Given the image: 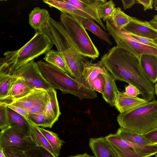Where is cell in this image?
Listing matches in <instances>:
<instances>
[{"instance_id":"484cf974","label":"cell","mask_w":157,"mask_h":157,"mask_svg":"<svg viewBox=\"0 0 157 157\" xmlns=\"http://www.w3.org/2000/svg\"><path fill=\"white\" fill-rule=\"evenodd\" d=\"M81 23L84 28L87 29L110 45L112 43L109 38V33L104 31L91 18H83Z\"/></svg>"},{"instance_id":"d6986e66","label":"cell","mask_w":157,"mask_h":157,"mask_svg":"<svg viewBox=\"0 0 157 157\" xmlns=\"http://www.w3.org/2000/svg\"><path fill=\"white\" fill-rule=\"evenodd\" d=\"M51 17L48 11L40 7H35L29 15V23L36 31L47 27Z\"/></svg>"},{"instance_id":"f1b7e54d","label":"cell","mask_w":157,"mask_h":157,"mask_svg":"<svg viewBox=\"0 0 157 157\" xmlns=\"http://www.w3.org/2000/svg\"><path fill=\"white\" fill-rule=\"evenodd\" d=\"M37 127L48 140L57 156H58L61 147L64 142L61 140L56 133L43 128L38 126Z\"/></svg>"},{"instance_id":"6da1fadb","label":"cell","mask_w":157,"mask_h":157,"mask_svg":"<svg viewBox=\"0 0 157 157\" xmlns=\"http://www.w3.org/2000/svg\"><path fill=\"white\" fill-rule=\"evenodd\" d=\"M140 59L115 46L101 57V60L116 80L135 86L143 98L149 102L155 98L154 85L144 74Z\"/></svg>"},{"instance_id":"7bdbcfd3","label":"cell","mask_w":157,"mask_h":157,"mask_svg":"<svg viewBox=\"0 0 157 157\" xmlns=\"http://www.w3.org/2000/svg\"><path fill=\"white\" fill-rule=\"evenodd\" d=\"M149 22L152 27L157 31V14L154 15Z\"/></svg>"},{"instance_id":"cb8c5ba5","label":"cell","mask_w":157,"mask_h":157,"mask_svg":"<svg viewBox=\"0 0 157 157\" xmlns=\"http://www.w3.org/2000/svg\"><path fill=\"white\" fill-rule=\"evenodd\" d=\"M116 133L122 139L130 142L144 145H152L142 134L121 127Z\"/></svg>"},{"instance_id":"d4e9b609","label":"cell","mask_w":157,"mask_h":157,"mask_svg":"<svg viewBox=\"0 0 157 157\" xmlns=\"http://www.w3.org/2000/svg\"><path fill=\"white\" fill-rule=\"evenodd\" d=\"M29 123L30 129L29 135L36 146L45 148L55 157H58L48 140L38 128L37 126Z\"/></svg>"},{"instance_id":"681fc988","label":"cell","mask_w":157,"mask_h":157,"mask_svg":"<svg viewBox=\"0 0 157 157\" xmlns=\"http://www.w3.org/2000/svg\"><path fill=\"white\" fill-rule=\"evenodd\" d=\"M157 44V43H156Z\"/></svg>"},{"instance_id":"d6a6232c","label":"cell","mask_w":157,"mask_h":157,"mask_svg":"<svg viewBox=\"0 0 157 157\" xmlns=\"http://www.w3.org/2000/svg\"><path fill=\"white\" fill-rule=\"evenodd\" d=\"M28 120L36 126L45 127V115L44 112L39 113L28 114Z\"/></svg>"},{"instance_id":"ba28073f","label":"cell","mask_w":157,"mask_h":157,"mask_svg":"<svg viewBox=\"0 0 157 157\" xmlns=\"http://www.w3.org/2000/svg\"><path fill=\"white\" fill-rule=\"evenodd\" d=\"M119 157H150L157 153V145H144L130 142L116 133L105 137Z\"/></svg>"},{"instance_id":"ac0fdd59","label":"cell","mask_w":157,"mask_h":157,"mask_svg":"<svg viewBox=\"0 0 157 157\" xmlns=\"http://www.w3.org/2000/svg\"><path fill=\"white\" fill-rule=\"evenodd\" d=\"M89 145L95 157H119L105 137L91 138Z\"/></svg>"},{"instance_id":"3957f363","label":"cell","mask_w":157,"mask_h":157,"mask_svg":"<svg viewBox=\"0 0 157 157\" xmlns=\"http://www.w3.org/2000/svg\"><path fill=\"white\" fill-rule=\"evenodd\" d=\"M50 38L61 54L69 75L77 79L81 75L88 60L76 50L71 39L60 22L51 17L48 26L42 30Z\"/></svg>"},{"instance_id":"8d00e7d4","label":"cell","mask_w":157,"mask_h":157,"mask_svg":"<svg viewBox=\"0 0 157 157\" xmlns=\"http://www.w3.org/2000/svg\"><path fill=\"white\" fill-rule=\"evenodd\" d=\"M143 135L152 145H157V127Z\"/></svg>"},{"instance_id":"bcb514c9","label":"cell","mask_w":157,"mask_h":157,"mask_svg":"<svg viewBox=\"0 0 157 157\" xmlns=\"http://www.w3.org/2000/svg\"><path fill=\"white\" fill-rule=\"evenodd\" d=\"M154 92L155 94L157 95V82L154 85Z\"/></svg>"},{"instance_id":"836d02e7","label":"cell","mask_w":157,"mask_h":157,"mask_svg":"<svg viewBox=\"0 0 157 157\" xmlns=\"http://www.w3.org/2000/svg\"><path fill=\"white\" fill-rule=\"evenodd\" d=\"M7 106L0 104V128L1 131L10 127L7 112Z\"/></svg>"},{"instance_id":"4316f807","label":"cell","mask_w":157,"mask_h":157,"mask_svg":"<svg viewBox=\"0 0 157 157\" xmlns=\"http://www.w3.org/2000/svg\"><path fill=\"white\" fill-rule=\"evenodd\" d=\"M131 17L118 7L115 8L109 20L117 29L121 30L124 29L131 22Z\"/></svg>"},{"instance_id":"44dd1931","label":"cell","mask_w":157,"mask_h":157,"mask_svg":"<svg viewBox=\"0 0 157 157\" xmlns=\"http://www.w3.org/2000/svg\"><path fill=\"white\" fill-rule=\"evenodd\" d=\"M141 67L145 75L153 84L157 82V56L144 55L140 57Z\"/></svg>"},{"instance_id":"60d3db41","label":"cell","mask_w":157,"mask_h":157,"mask_svg":"<svg viewBox=\"0 0 157 157\" xmlns=\"http://www.w3.org/2000/svg\"><path fill=\"white\" fill-rule=\"evenodd\" d=\"M7 106L8 108L15 111L28 120V113L25 110L18 107L10 105H7Z\"/></svg>"},{"instance_id":"d590c367","label":"cell","mask_w":157,"mask_h":157,"mask_svg":"<svg viewBox=\"0 0 157 157\" xmlns=\"http://www.w3.org/2000/svg\"><path fill=\"white\" fill-rule=\"evenodd\" d=\"M129 34L133 38L140 43L157 49V44L154 42L153 40L142 37L131 33H129Z\"/></svg>"},{"instance_id":"f6af8a7d","label":"cell","mask_w":157,"mask_h":157,"mask_svg":"<svg viewBox=\"0 0 157 157\" xmlns=\"http://www.w3.org/2000/svg\"><path fill=\"white\" fill-rule=\"evenodd\" d=\"M0 157H6L4 152L3 150L0 148Z\"/></svg>"},{"instance_id":"7dc6e473","label":"cell","mask_w":157,"mask_h":157,"mask_svg":"<svg viewBox=\"0 0 157 157\" xmlns=\"http://www.w3.org/2000/svg\"><path fill=\"white\" fill-rule=\"evenodd\" d=\"M153 40L154 41V42L155 43H157V38Z\"/></svg>"},{"instance_id":"ab89813d","label":"cell","mask_w":157,"mask_h":157,"mask_svg":"<svg viewBox=\"0 0 157 157\" xmlns=\"http://www.w3.org/2000/svg\"><path fill=\"white\" fill-rule=\"evenodd\" d=\"M136 3L140 4L143 6L144 11L153 8L154 0H136Z\"/></svg>"},{"instance_id":"7402d4cb","label":"cell","mask_w":157,"mask_h":157,"mask_svg":"<svg viewBox=\"0 0 157 157\" xmlns=\"http://www.w3.org/2000/svg\"><path fill=\"white\" fill-rule=\"evenodd\" d=\"M105 82V90L102 94L105 101L111 106L114 105L116 95L118 91L115 80L107 70L103 74Z\"/></svg>"},{"instance_id":"2e32d148","label":"cell","mask_w":157,"mask_h":157,"mask_svg":"<svg viewBox=\"0 0 157 157\" xmlns=\"http://www.w3.org/2000/svg\"><path fill=\"white\" fill-rule=\"evenodd\" d=\"M47 92L49 98L44 111L45 115V128H51L58 120L61 113L55 89H51Z\"/></svg>"},{"instance_id":"5b68a950","label":"cell","mask_w":157,"mask_h":157,"mask_svg":"<svg viewBox=\"0 0 157 157\" xmlns=\"http://www.w3.org/2000/svg\"><path fill=\"white\" fill-rule=\"evenodd\" d=\"M121 127L144 134L157 127V100L120 113L117 117Z\"/></svg>"},{"instance_id":"7c38bea8","label":"cell","mask_w":157,"mask_h":157,"mask_svg":"<svg viewBox=\"0 0 157 157\" xmlns=\"http://www.w3.org/2000/svg\"><path fill=\"white\" fill-rule=\"evenodd\" d=\"M107 70L101 60L93 63L88 60L85 64L81 75L76 80L93 90L94 80L99 74H104Z\"/></svg>"},{"instance_id":"e575fe53","label":"cell","mask_w":157,"mask_h":157,"mask_svg":"<svg viewBox=\"0 0 157 157\" xmlns=\"http://www.w3.org/2000/svg\"><path fill=\"white\" fill-rule=\"evenodd\" d=\"M103 74H100L94 79L93 83V89L102 94L104 92L105 82Z\"/></svg>"},{"instance_id":"8992f818","label":"cell","mask_w":157,"mask_h":157,"mask_svg":"<svg viewBox=\"0 0 157 157\" xmlns=\"http://www.w3.org/2000/svg\"><path fill=\"white\" fill-rule=\"evenodd\" d=\"M82 19L61 12L59 22L78 51L85 57L94 59L98 57L99 52L82 25Z\"/></svg>"},{"instance_id":"1f68e13d","label":"cell","mask_w":157,"mask_h":157,"mask_svg":"<svg viewBox=\"0 0 157 157\" xmlns=\"http://www.w3.org/2000/svg\"><path fill=\"white\" fill-rule=\"evenodd\" d=\"M24 152L28 157H55L45 148L37 146Z\"/></svg>"},{"instance_id":"ee69618b","label":"cell","mask_w":157,"mask_h":157,"mask_svg":"<svg viewBox=\"0 0 157 157\" xmlns=\"http://www.w3.org/2000/svg\"><path fill=\"white\" fill-rule=\"evenodd\" d=\"M68 157H95V156H91L88 154L86 153L83 154H79L75 156H71Z\"/></svg>"},{"instance_id":"9c48e42d","label":"cell","mask_w":157,"mask_h":157,"mask_svg":"<svg viewBox=\"0 0 157 157\" xmlns=\"http://www.w3.org/2000/svg\"><path fill=\"white\" fill-rule=\"evenodd\" d=\"M36 146L29 135L19 129L10 127L0 132V148L25 152Z\"/></svg>"},{"instance_id":"8fae6325","label":"cell","mask_w":157,"mask_h":157,"mask_svg":"<svg viewBox=\"0 0 157 157\" xmlns=\"http://www.w3.org/2000/svg\"><path fill=\"white\" fill-rule=\"evenodd\" d=\"M11 75L22 77L33 89H42L47 91L53 89L42 75L37 62L34 60L21 67Z\"/></svg>"},{"instance_id":"74e56055","label":"cell","mask_w":157,"mask_h":157,"mask_svg":"<svg viewBox=\"0 0 157 157\" xmlns=\"http://www.w3.org/2000/svg\"><path fill=\"white\" fill-rule=\"evenodd\" d=\"M124 94L130 97L136 98L139 94H140L139 90L135 86L129 84L125 88V91Z\"/></svg>"},{"instance_id":"4dcf8cb0","label":"cell","mask_w":157,"mask_h":157,"mask_svg":"<svg viewBox=\"0 0 157 157\" xmlns=\"http://www.w3.org/2000/svg\"><path fill=\"white\" fill-rule=\"evenodd\" d=\"M112 0L99 5L97 8V11L100 18L102 19L104 21L109 19L116 8Z\"/></svg>"},{"instance_id":"83f0119b","label":"cell","mask_w":157,"mask_h":157,"mask_svg":"<svg viewBox=\"0 0 157 157\" xmlns=\"http://www.w3.org/2000/svg\"><path fill=\"white\" fill-rule=\"evenodd\" d=\"M44 59L47 63L59 68L69 75L64 60L59 51L51 49L45 53Z\"/></svg>"},{"instance_id":"e0dca14e","label":"cell","mask_w":157,"mask_h":157,"mask_svg":"<svg viewBox=\"0 0 157 157\" xmlns=\"http://www.w3.org/2000/svg\"><path fill=\"white\" fill-rule=\"evenodd\" d=\"M147 102L143 98H132L118 91L116 96L114 106L120 113L133 110Z\"/></svg>"},{"instance_id":"30bf717a","label":"cell","mask_w":157,"mask_h":157,"mask_svg":"<svg viewBox=\"0 0 157 157\" xmlns=\"http://www.w3.org/2000/svg\"><path fill=\"white\" fill-rule=\"evenodd\" d=\"M49 98L46 90L35 89L26 96L14 101L10 105L22 109L28 114L39 113L44 111Z\"/></svg>"},{"instance_id":"9a60e30c","label":"cell","mask_w":157,"mask_h":157,"mask_svg":"<svg viewBox=\"0 0 157 157\" xmlns=\"http://www.w3.org/2000/svg\"><path fill=\"white\" fill-rule=\"evenodd\" d=\"M33 90L23 78L18 76L9 90L7 96L4 98L0 99V104L7 106L14 101L26 96Z\"/></svg>"},{"instance_id":"ffe728a7","label":"cell","mask_w":157,"mask_h":157,"mask_svg":"<svg viewBox=\"0 0 157 157\" xmlns=\"http://www.w3.org/2000/svg\"><path fill=\"white\" fill-rule=\"evenodd\" d=\"M43 1L49 6L59 10L61 13L68 14L77 18L92 19L89 15L85 12L65 2L64 0H44Z\"/></svg>"},{"instance_id":"5bb4252c","label":"cell","mask_w":157,"mask_h":157,"mask_svg":"<svg viewBox=\"0 0 157 157\" xmlns=\"http://www.w3.org/2000/svg\"><path fill=\"white\" fill-rule=\"evenodd\" d=\"M129 33L152 40L157 38V31L151 26L149 22L140 20L132 17L131 22L125 28Z\"/></svg>"},{"instance_id":"f35d334b","label":"cell","mask_w":157,"mask_h":157,"mask_svg":"<svg viewBox=\"0 0 157 157\" xmlns=\"http://www.w3.org/2000/svg\"><path fill=\"white\" fill-rule=\"evenodd\" d=\"M3 150L6 157H28L24 151L11 149Z\"/></svg>"},{"instance_id":"4fadbf2b","label":"cell","mask_w":157,"mask_h":157,"mask_svg":"<svg viewBox=\"0 0 157 157\" xmlns=\"http://www.w3.org/2000/svg\"><path fill=\"white\" fill-rule=\"evenodd\" d=\"M65 2L73 5L89 15L105 31L106 29L99 17L97 8L101 4L107 1L105 0H64Z\"/></svg>"},{"instance_id":"f546056e","label":"cell","mask_w":157,"mask_h":157,"mask_svg":"<svg viewBox=\"0 0 157 157\" xmlns=\"http://www.w3.org/2000/svg\"><path fill=\"white\" fill-rule=\"evenodd\" d=\"M18 76L0 74V99L6 97Z\"/></svg>"},{"instance_id":"603a6c76","label":"cell","mask_w":157,"mask_h":157,"mask_svg":"<svg viewBox=\"0 0 157 157\" xmlns=\"http://www.w3.org/2000/svg\"><path fill=\"white\" fill-rule=\"evenodd\" d=\"M7 109L10 127L19 129L29 135L30 125L29 121L8 106Z\"/></svg>"},{"instance_id":"c3c4849f","label":"cell","mask_w":157,"mask_h":157,"mask_svg":"<svg viewBox=\"0 0 157 157\" xmlns=\"http://www.w3.org/2000/svg\"><path fill=\"white\" fill-rule=\"evenodd\" d=\"M156 154V155L155 157H157V153Z\"/></svg>"},{"instance_id":"52a82bcc","label":"cell","mask_w":157,"mask_h":157,"mask_svg":"<svg viewBox=\"0 0 157 157\" xmlns=\"http://www.w3.org/2000/svg\"><path fill=\"white\" fill-rule=\"evenodd\" d=\"M107 30L114 39L117 48L123 49L140 58L141 55L157 56V49L143 44L133 38L124 29H117L109 19L106 21Z\"/></svg>"},{"instance_id":"7a4b0ae2","label":"cell","mask_w":157,"mask_h":157,"mask_svg":"<svg viewBox=\"0 0 157 157\" xmlns=\"http://www.w3.org/2000/svg\"><path fill=\"white\" fill-rule=\"evenodd\" d=\"M54 44L43 31L34 35L18 50L7 51L0 59V74L11 75L21 67L51 49Z\"/></svg>"},{"instance_id":"b9f144b4","label":"cell","mask_w":157,"mask_h":157,"mask_svg":"<svg viewBox=\"0 0 157 157\" xmlns=\"http://www.w3.org/2000/svg\"><path fill=\"white\" fill-rule=\"evenodd\" d=\"M124 10L131 8L136 3V0H122Z\"/></svg>"},{"instance_id":"277c9868","label":"cell","mask_w":157,"mask_h":157,"mask_svg":"<svg viewBox=\"0 0 157 157\" xmlns=\"http://www.w3.org/2000/svg\"><path fill=\"white\" fill-rule=\"evenodd\" d=\"M39 69L46 81L54 89L61 91L62 94H70L80 99L96 98L95 91L71 77L59 68L47 62H37Z\"/></svg>"}]
</instances>
